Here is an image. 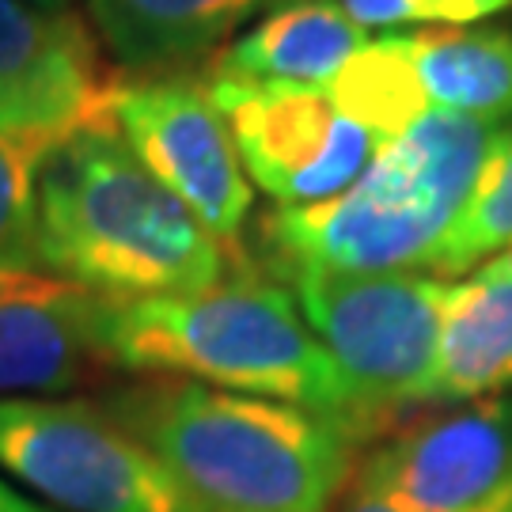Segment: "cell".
I'll return each mask as SVG.
<instances>
[{"mask_svg": "<svg viewBox=\"0 0 512 512\" xmlns=\"http://www.w3.org/2000/svg\"><path fill=\"white\" fill-rule=\"evenodd\" d=\"M346 387V433L365 440L433 403L448 281L433 274H285Z\"/></svg>", "mask_w": 512, "mask_h": 512, "instance_id": "5", "label": "cell"}, {"mask_svg": "<svg viewBox=\"0 0 512 512\" xmlns=\"http://www.w3.org/2000/svg\"><path fill=\"white\" fill-rule=\"evenodd\" d=\"M0 512H50V509L31 501V497H23L19 490H12V486L0 478Z\"/></svg>", "mask_w": 512, "mask_h": 512, "instance_id": "21", "label": "cell"}, {"mask_svg": "<svg viewBox=\"0 0 512 512\" xmlns=\"http://www.w3.org/2000/svg\"><path fill=\"white\" fill-rule=\"evenodd\" d=\"M361 27H463L512 8V0H338Z\"/></svg>", "mask_w": 512, "mask_h": 512, "instance_id": "19", "label": "cell"}, {"mask_svg": "<svg viewBox=\"0 0 512 512\" xmlns=\"http://www.w3.org/2000/svg\"><path fill=\"white\" fill-rule=\"evenodd\" d=\"M327 92L342 114H349L357 126L372 129L380 141L399 137L425 110H433L421 92L414 54H410V35H384L368 42L365 50L330 80Z\"/></svg>", "mask_w": 512, "mask_h": 512, "instance_id": "16", "label": "cell"}, {"mask_svg": "<svg viewBox=\"0 0 512 512\" xmlns=\"http://www.w3.org/2000/svg\"><path fill=\"white\" fill-rule=\"evenodd\" d=\"M103 410L202 512H330L353 475L357 440L308 406L152 376L114 391Z\"/></svg>", "mask_w": 512, "mask_h": 512, "instance_id": "2", "label": "cell"}, {"mask_svg": "<svg viewBox=\"0 0 512 512\" xmlns=\"http://www.w3.org/2000/svg\"><path fill=\"white\" fill-rule=\"evenodd\" d=\"M270 0H88L95 31L129 73L179 69L217 50Z\"/></svg>", "mask_w": 512, "mask_h": 512, "instance_id": "14", "label": "cell"}, {"mask_svg": "<svg viewBox=\"0 0 512 512\" xmlns=\"http://www.w3.org/2000/svg\"><path fill=\"white\" fill-rule=\"evenodd\" d=\"M103 296L42 266H0V399L84 384L103 361Z\"/></svg>", "mask_w": 512, "mask_h": 512, "instance_id": "11", "label": "cell"}, {"mask_svg": "<svg viewBox=\"0 0 512 512\" xmlns=\"http://www.w3.org/2000/svg\"><path fill=\"white\" fill-rule=\"evenodd\" d=\"M353 478L403 512H512V399L490 395L410 421Z\"/></svg>", "mask_w": 512, "mask_h": 512, "instance_id": "9", "label": "cell"}, {"mask_svg": "<svg viewBox=\"0 0 512 512\" xmlns=\"http://www.w3.org/2000/svg\"><path fill=\"white\" fill-rule=\"evenodd\" d=\"M42 12H69V0H31Z\"/></svg>", "mask_w": 512, "mask_h": 512, "instance_id": "22", "label": "cell"}, {"mask_svg": "<svg viewBox=\"0 0 512 512\" xmlns=\"http://www.w3.org/2000/svg\"><path fill=\"white\" fill-rule=\"evenodd\" d=\"M73 137V133H69ZM65 137L0 126V266H38V167Z\"/></svg>", "mask_w": 512, "mask_h": 512, "instance_id": "18", "label": "cell"}, {"mask_svg": "<svg viewBox=\"0 0 512 512\" xmlns=\"http://www.w3.org/2000/svg\"><path fill=\"white\" fill-rule=\"evenodd\" d=\"M330 512H403L399 505H391L384 494H376L372 486H365L361 478L349 475L346 490H342V497L334 501V509Z\"/></svg>", "mask_w": 512, "mask_h": 512, "instance_id": "20", "label": "cell"}, {"mask_svg": "<svg viewBox=\"0 0 512 512\" xmlns=\"http://www.w3.org/2000/svg\"><path fill=\"white\" fill-rule=\"evenodd\" d=\"M512 387V243L448 289L433 403H475Z\"/></svg>", "mask_w": 512, "mask_h": 512, "instance_id": "12", "label": "cell"}, {"mask_svg": "<svg viewBox=\"0 0 512 512\" xmlns=\"http://www.w3.org/2000/svg\"><path fill=\"white\" fill-rule=\"evenodd\" d=\"M99 342L110 368L308 406L346 429V387L330 357L289 289L255 266L198 293L103 300Z\"/></svg>", "mask_w": 512, "mask_h": 512, "instance_id": "4", "label": "cell"}, {"mask_svg": "<svg viewBox=\"0 0 512 512\" xmlns=\"http://www.w3.org/2000/svg\"><path fill=\"white\" fill-rule=\"evenodd\" d=\"M365 46V27L338 0H293L220 50L213 65L247 80L327 88Z\"/></svg>", "mask_w": 512, "mask_h": 512, "instance_id": "13", "label": "cell"}, {"mask_svg": "<svg viewBox=\"0 0 512 512\" xmlns=\"http://www.w3.org/2000/svg\"><path fill=\"white\" fill-rule=\"evenodd\" d=\"M110 118L133 156L202 220L224 255L251 266L243 236L255 194L205 76L186 69L118 76Z\"/></svg>", "mask_w": 512, "mask_h": 512, "instance_id": "7", "label": "cell"}, {"mask_svg": "<svg viewBox=\"0 0 512 512\" xmlns=\"http://www.w3.org/2000/svg\"><path fill=\"white\" fill-rule=\"evenodd\" d=\"M497 122L425 110L384 141L353 183L323 202L277 205L255 236L277 277L293 270L433 274L440 239L463 209Z\"/></svg>", "mask_w": 512, "mask_h": 512, "instance_id": "3", "label": "cell"}, {"mask_svg": "<svg viewBox=\"0 0 512 512\" xmlns=\"http://www.w3.org/2000/svg\"><path fill=\"white\" fill-rule=\"evenodd\" d=\"M512 243V122L497 126L478 179L440 239L433 277H456L475 270Z\"/></svg>", "mask_w": 512, "mask_h": 512, "instance_id": "17", "label": "cell"}, {"mask_svg": "<svg viewBox=\"0 0 512 512\" xmlns=\"http://www.w3.org/2000/svg\"><path fill=\"white\" fill-rule=\"evenodd\" d=\"M0 467L65 512H202L103 403L0 399Z\"/></svg>", "mask_w": 512, "mask_h": 512, "instance_id": "6", "label": "cell"}, {"mask_svg": "<svg viewBox=\"0 0 512 512\" xmlns=\"http://www.w3.org/2000/svg\"><path fill=\"white\" fill-rule=\"evenodd\" d=\"M38 266L103 300L209 289L239 270L152 171L114 118L57 141L35 186Z\"/></svg>", "mask_w": 512, "mask_h": 512, "instance_id": "1", "label": "cell"}, {"mask_svg": "<svg viewBox=\"0 0 512 512\" xmlns=\"http://www.w3.org/2000/svg\"><path fill=\"white\" fill-rule=\"evenodd\" d=\"M410 54L429 107L486 122L512 114V27H425Z\"/></svg>", "mask_w": 512, "mask_h": 512, "instance_id": "15", "label": "cell"}, {"mask_svg": "<svg viewBox=\"0 0 512 512\" xmlns=\"http://www.w3.org/2000/svg\"><path fill=\"white\" fill-rule=\"evenodd\" d=\"M202 76L232 129L243 175L277 205L342 194L384 148L372 129L338 110L327 88L247 80L217 65Z\"/></svg>", "mask_w": 512, "mask_h": 512, "instance_id": "8", "label": "cell"}, {"mask_svg": "<svg viewBox=\"0 0 512 512\" xmlns=\"http://www.w3.org/2000/svg\"><path fill=\"white\" fill-rule=\"evenodd\" d=\"M114 80L80 16L0 0V126L69 137L107 122Z\"/></svg>", "mask_w": 512, "mask_h": 512, "instance_id": "10", "label": "cell"}]
</instances>
